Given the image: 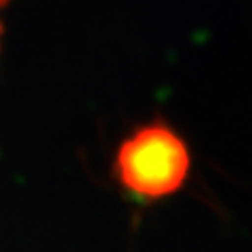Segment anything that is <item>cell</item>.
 Listing matches in <instances>:
<instances>
[{
	"mask_svg": "<svg viewBox=\"0 0 252 252\" xmlns=\"http://www.w3.org/2000/svg\"><path fill=\"white\" fill-rule=\"evenodd\" d=\"M191 170V154L170 126L154 122L122 141L114 160V175L130 195L158 202L177 193Z\"/></svg>",
	"mask_w": 252,
	"mask_h": 252,
	"instance_id": "1",
	"label": "cell"
},
{
	"mask_svg": "<svg viewBox=\"0 0 252 252\" xmlns=\"http://www.w3.org/2000/svg\"><path fill=\"white\" fill-rule=\"evenodd\" d=\"M0 38H2V23H0Z\"/></svg>",
	"mask_w": 252,
	"mask_h": 252,
	"instance_id": "3",
	"label": "cell"
},
{
	"mask_svg": "<svg viewBox=\"0 0 252 252\" xmlns=\"http://www.w3.org/2000/svg\"><path fill=\"white\" fill-rule=\"evenodd\" d=\"M6 2H9V0H0V6H4Z\"/></svg>",
	"mask_w": 252,
	"mask_h": 252,
	"instance_id": "2",
	"label": "cell"
}]
</instances>
